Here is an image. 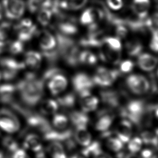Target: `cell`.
<instances>
[{
  "label": "cell",
  "instance_id": "cell-29",
  "mask_svg": "<svg viewBox=\"0 0 158 158\" xmlns=\"http://www.w3.org/2000/svg\"><path fill=\"white\" fill-rule=\"evenodd\" d=\"M69 118L72 123L75 127L87 126L89 123V118L84 111L74 110L70 113Z\"/></svg>",
  "mask_w": 158,
  "mask_h": 158
},
{
  "label": "cell",
  "instance_id": "cell-32",
  "mask_svg": "<svg viewBox=\"0 0 158 158\" xmlns=\"http://www.w3.org/2000/svg\"><path fill=\"white\" fill-rule=\"evenodd\" d=\"M76 98L72 93H69L58 98L57 103L64 110H69L75 106Z\"/></svg>",
  "mask_w": 158,
  "mask_h": 158
},
{
  "label": "cell",
  "instance_id": "cell-42",
  "mask_svg": "<svg viewBox=\"0 0 158 158\" xmlns=\"http://www.w3.org/2000/svg\"><path fill=\"white\" fill-rule=\"evenodd\" d=\"M106 145L110 150L118 152L123 149V143L118 138H110L106 141Z\"/></svg>",
  "mask_w": 158,
  "mask_h": 158
},
{
  "label": "cell",
  "instance_id": "cell-50",
  "mask_svg": "<svg viewBox=\"0 0 158 158\" xmlns=\"http://www.w3.org/2000/svg\"><path fill=\"white\" fill-rule=\"evenodd\" d=\"M134 68V64L131 60H125L121 62L120 68L122 72L127 73L131 72Z\"/></svg>",
  "mask_w": 158,
  "mask_h": 158
},
{
  "label": "cell",
  "instance_id": "cell-36",
  "mask_svg": "<svg viewBox=\"0 0 158 158\" xmlns=\"http://www.w3.org/2000/svg\"><path fill=\"white\" fill-rule=\"evenodd\" d=\"M52 123L55 130L61 131L67 128L69 120L64 114H56L53 117Z\"/></svg>",
  "mask_w": 158,
  "mask_h": 158
},
{
  "label": "cell",
  "instance_id": "cell-61",
  "mask_svg": "<svg viewBox=\"0 0 158 158\" xmlns=\"http://www.w3.org/2000/svg\"><path fill=\"white\" fill-rule=\"evenodd\" d=\"M156 118L158 119V108H157L156 110Z\"/></svg>",
  "mask_w": 158,
  "mask_h": 158
},
{
  "label": "cell",
  "instance_id": "cell-13",
  "mask_svg": "<svg viewBox=\"0 0 158 158\" xmlns=\"http://www.w3.org/2000/svg\"><path fill=\"white\" fill-rule=\"evenodd\" d=\"M104 15L103 10L95 8H88L82 12L80 18V22L82 25L89 27L97 24V21Z\"/></svg>",
  "mask_w": 158,
  "mask_h": 158
},
{
  "label": "cell",
  "instance_id": "cell-27",
  "mask_svg": "<svg viewBox=\"0 0 158 158\" xmlns=\"http://www.w3.org/2000/svg\"><path fill=\"white\" fill-rule=\"evenodd\" d=\"M47 152L51 158H67L65 148L59 142L52 141L47 147Z\"/></svg>",
  "mask_w": 158,
  "mask_h": 158
},
{
  "label": "cell",
  "instance_id": "cell-14",
  "mask_svg": "<svg viewBox=\"0 0 158 158\" xmlns=\"http://www.w3.org/2000/svg\"><path fill=\"white\" fill-rule=\"evenodd\" d=\"M48 81L49 90L54 95L61 94L68 86V80L62 73L54 75Z\"/></svg>",
  "mask_w": 158,
  "mask_h": 158
},
{
  "label": "cell",
  "instance_id": "cell-2",
  "mask_svg": "<svg viewBox=\"0 0 158 158\" xmlns=\"http://www.w3.org/2000/svg\"><path fill=\"white\" fill-rule=\"evenodd\" d=\"M56 47L60 57L68 66L74 67L78 66L80 51L74 40L57 31L55 35Z\"/></svg>",
  "mask_w": 158,
  "mask_h": 158
},
{
  "label": "cell",
  "instance_id": "cell-26",
  "mask_svg": "<svg viewBox=\"0 0 158 158\" xmlns=\"http://www.w3.org/2000/svg\"><path fill=\"white\" fill-rule=\"evenodd\" d=\"M139 56L138 64L141 69L149 72L156 68L158 62V60L156 57L146 53Z\"/></svg>",
  "mask_w": 158,
  "mask_h": 158
},
{
  "label": "cell",
  "instance_id": "cell-40",
  "mask_svg": "<svg viewBox=\"0 0 158 158\" xmlns=\"http://www.w3.org/2000/svg\"><path fill=\"white\" fill-rule=\"evenodd\" d=\"M7 48L8 51L13 55H18L22 53L24 51V42H22L19 40L9 41L7 45Z\"/></svg>",
  "mask_w": 158,
  "mask_h": 158
},
{
  "label": "cell",
  "instance_id": "cell-34",
  "mask_svg": "<svg viewBox=\"0 0 158 158\" xmlns=\"http://www.w3.org/2000/svg\"><path fill=\"white\" fill-rule=\"evenodd\" d=\"M54 15L50 8H45L39 11L37 20L40 24L44 27L51 24Z\"/></svg>",
  "mask_w": 158,
  "mask_h": 158
},
{
  "label": "cell",
  "instance_id": "cell-63",
  "mask_svg": "<svg viewBox=\"0 0 158 158\" xmlns=\"http://www.w3.org/2000/svg\"></svg>",
  "mask_w": 158,
  "mask_h": 158
},
{
  "label": "cell",
  "instance_id": "cell-43",
  "mask_svg": "<svg viewBox=\"0 0 158 158\" xmlns=\"http://www.w3.org/2000/svg\"><path fill=\"white\" fill-rule=\"evenodd\" d=\"M146 21L147 28L151 31L152 34H158V13L146 19Z\"/></svg>",
  "mask_w": 158,
  "mask_h": 158
},
{
  "label": "cell",
  "instance_id": "cell-22",
  "mask_svg": "<svg viewBox=\"0 0 158 158\" xmlns=\"http://www.w3.org/2000/svg\"><path fill=\"white\" fill-rule=\"evenodd\" d=\"M25 148L32 152L38 153L43 150L42 140L37 134L29 133L26 135L23 141Z\"/></svg>",
  "mask_w": 158,
  "mask_h": 158
},
{
  "label": "cell",
  "instance_id": "cell-37",
  "mask_svg": "<svg viewBox=\"0 0 158 158\" xmlns=\"http://www.w3.org/2000/svg\"><path fill=\"white\" fill-rule=\"evenodd\" d=\"M126 47L128 55L131 56H139L143 49L142 44L136 40H133L128 42Z\"/></svg>",
  "mask_w": 158,
  "mask_h": 158
},
{
  "label": "cell",
  "instance_id": "cell-52",
  "mask_svg": "<svg viewBox=\"0 0 158 158\" xmlns=\"http://www.w3.org/2000/svg\"><path fill=\"white\" fill-rule=\"evenodd\" d=\"M11 158H31L24 149L18 148L11 154Z\"/></svg>",
  "mask_w": 158,
  "mask_h": 158
},
{
  "label": "cell",
  "instance_id": "cell-46",
  "mask_svg": "<svg viewBox=\"0 0 158 158\" xmlns=\"http://www.w3.org/2000/svg\"><path fill=\"white\" fill-rule=\"evenodd\" d=\"M69 10H77L85 6L88 0H66Z\"/></svg>",
  "mask_w": 158,
  "mask_h": 158
},
{
  "label": "cell",
  "instance_id": "cell-25",
  "mask_svg": "<svg viewBox=\"0 0 158 158\" xmlns=\"http://www.w3.org/2000/svg\"><path fill=\"white\" fill-rule=\"evenodd\" d=\"M74 136L76 142L84 147L87 146L92 143V136L87 126L76 127Z\"/></svg>",
  "mask_w": 158,
  "mask_h": 158
},
{
  "label": "cell",
  "instance_id": "cell-39",
  "mask_svg": "<svg viewBox=\"0 0 158 158\" xmlns=\"http://www.w3.org/2000/svg\"><path fill=\"white\" fill-rule=\"evenodd\" d=\"M42 55L52 66L54 65L61 57L57 47L51 51L42 52Z\"/></svg>",
  "mask_w": 158,
  "mask_h": 158
},
{
  "label": "cell",
  "instance_id": "cell-3",
  "mask_svg": "<svg viewBox=\"0 0 158 158\" xmlns=\"http://www.w3.org/2000/svg\"><path fill=\"white\" fill-rule=\"evenodd\" d=\"M26 67L23 62L19 61L12 57L0 59L1 77L6 81H11L17 77L19 73Z\"/></svg>",
  "mask_w": 158,
  "mask_h": 158
},
{
  "label": "cell",
  "instance_id": "cell-21",
  "mask_svg": "<svg viewBox=\"0 0 158 158\" xmlns=\"http://www.w3.org/2000/svg\"><path fill=\"white\" fill-rule=\"evenodd\" d=\"M12 31L13 26L10 22H3L0 24V54L7 49Z\"/></svg>",
  "mask_w": 158,
  "mask_h": 158
},
{
  "label": "cell",
  "instance_id": "cell-49",
  "mask_svg": "<svg viewBox=\"0 0 158 158\" xmlns=\"http://www.w3.org/2000/svg\"><path fill=\"white\" fill-rule=\"evenodd\" d=\"M116 27L115 31L117 37L118 39L123 38L127 34V27L126 26V22L121 24H118L115 26Z\"/></svg>",
  "mask_w": 158,
  "mask_h": 158
},
{
  "label": "cell",
  "instance_id": "cell-35",
  "mask_svg": "<svg viewBox=\"0 0 158 158\" xmlns=\"http://www.w3.org/2000/svg\"><path fill=\"white\" fill-rule=\"evenodd\" d=\"M98 61L97 57L94 54L90 51H84L80 52L79 55L80 64L87 66H92Z\"/></svg>",
  "mask_w": 158,
  "mask_h": 158
},
{
  "label": "cell",
  "instance_id": "cell-18",
  "mask_svg": "<svg viewBox=\"0 0 158 158\" xmlns=\"http://www.w3.org/2000/svg\"><path fill=\"white\" fill-rule=\"evenodd\" d=\"M17 93L15 85L10 84L0 85V102L6 105H11L15 102V97Z\"/></svg>",
  "mask_w": 158,
  "mask_h": 158
},
{
  "label": "cell",
  "instance_id": "cell-4",
  "mask_svg": "<svg viewBox=\"0 0 158 158\" xmlns=\"http://www.w3.org/2000/svg\"><path fill=\"white\" fill-rule=\"evenodd\" d=\"M145 107L142 101L133 100L130 101L123 110L122 114L135 124H139L145 118Z\"/></svg>",
  "mask_w": 158,
  "mask_h": 158
},
{
  "label": "cell",
  "instance_id": "cell-58",
  "mask_svg": "<svg viewBox=\"0 0 158 158\" xmlns=\"http://www.w3.org/2000/svg\"><path fill=\"white\" fill-rule=\"evenodd\" d=\"M126 158H141V157L136 155L135 153H131L127 154L126 156Z\"/></svg>",
  "mask_w": 158,
  "mask_h": 158
},
{
  "label": "cell",
  "instance_id": "cell-30",
  "mask_svg": "<svg viewBox=\"0 0 158 158\" xmlns=\"http://www.w3.org/2000/svg\"><path fill=\"white\" fill-rule=\"evenodd\" d=\"M102 100L104 103L112 107H117L119 104L120 98L118 93L113 90H104L101 93Z\"/></svg>",
  "mask_w": 158,
  "mask_h": 158
},
{
  "label": "cell",
  "instance_id": "cell-10",
  "mask_svg": "<svg viewBox=\"0 0 158 158\" xmlns=\"http://www.w3.org/2000/svg\"><path fill=\"white\" fill-rule=\"evenodd\" d=\"M126 84L130 90L134 94L143 95L148 91L150 88L147 79L140 75H131L126 79Z\"/></svg>",
  "mask_w": 158,
  "mask_h": 158
},
{
  "label": "cell",
  "instance_id": "cell-48",
  "mask_svg": "<svg viewBox=\"0 0 158 158\" xmlns=\"http://www.w3.org/2000/svg\"><path fill=\"white\" fill-rule=\"evenodd\" d=\"M141 139L143 143L154 145L156 141V133H153L151 132H143L141 134Z\"/></svg>",
  "mask_w": 158,
  "mask_h": 158
},
{
  "label": "cell",
  "instance_id": "cell-54",
  "mask_svg": "<svg viewBox=\"0 0 158 158\" xmlns=\"http://www.w3.org/2000/svg\"><path fill=\"white\" fill-rule=\"evenodd\" d=\"M141 158H158V156L152 149H145L141 152Z\"/></svg>",
  "mask_w": 158,
  "mask_h": 158
},
{
  "label": "cell",
  "instance_id": "cell-31",
  "mask_svg": "<svg viewBox=\"0 0 158 158\" xmlns=\"http://www.w3.org/2000/svg\"><path fill=\"white\" fill-rule=\"evenodd\" d=\"M52 0H28L27 7L29 11L35 13L40 10L51 6Z\"/></svg>",
  "mask_w": 158,
  "mask_h": 158
},
{
  "label": "cell",
  "instance_id": "cell-24",
  "mask_svg": "<svg viewBox=\"0 0 158 158\" xmlns=\"http://www.w3.org/2000/svg\"><path fill=\"white\" fill-rule=\"evenodd\" d=\"M150 6L149 0H133L132 9L139 19H145L148 15Z\"/></svg>",
  "mask_w": 158,
  "mask_h": 158
},
{
  "label": "cell",
  "instance_id": "cell-8",
  "mask_svg": "<svg viewBox=\"0 0 158 158\" xmlns=\"http://www.w3.org/2000/svg\"><path fill=\"white\" fill-rule=\"evenodd\" d=\"M119 75L118 70H112L104 67H99L93 77L94 85L101 87L111 86Z\"/></svg>",
  "mask_w": 158,
  "mask_h": 158
},
{
  "label": "cell",
  "instance_id": "cell-53",
  "mask_svg": "<svg viewBox=\"0 0 158 158\" xmlns=\"http://www.w3.org/2000/svg\"><path fill=\"white\" fill-rule=\"evenodd\" d=\"M149 46L152 51L158 52V34H152Z\"/></svg>",
  "mask_w": 158,
  "mask_h": 158
},
{
  "label": "cell",
  "instance_id": "cell-23",
  "mask_svg": "<svg viewBox=\"0 0 158 158\" xmlns=\"http://www.w3.org/2000/svg\"><path fill=\"white\" fill-rule=\"evenodd\" d=\"M42 54L34 51H28L24 55V62L26 67L37 69L40 67L42 61Z\"/></svg>",
  "mask_w": 158,
  "mask_h": 158
},
{
  "label": "cell",
  "instance_id": "cell-57",
  "mask_svg": "<svg viewBox=\"0 0 158 158\" xmlns=\"http://www.w3.org/2000/svg\"><path fill=\"white\" fill-rule=\"evenodd\" d=\"M69 158H86L85 156L82 155L81 154H73V155L70 156Z\"/></svg>",
  "mask_w": 158,
  "mask_h": 158
},
{
  "label": "cell",
  "instance_id": "cell-7",
  "mask_svg": "<svg viewBox=\"0 0 158 158\" xmlns=\"http://www.w3.org/2000/svg\"><path fill=\"white\" fill-rule=\"evenodd\" d=\"M2 6L5 15L9 20H18L24 14V0H2Z\"/></svg>",
  "mask_w": 158,
  "mask_h": 158
},
{
  "label": "cell",
  "instance_id": "cell-38",
  "mask_svg": "<svg viewBox=\"0 0 158 158\" xmlns=\"http://www.w3.org/2000/svg\"><path fill=\"white\" fill-rule=\"evenodd\" d=\"M100 150H101V148L100 143L95 141L90 143L89 145L85 147L82 150L81 153L86 158H93Z\"/></svg>",
  "mask_w": 158,
  "mask_h": 158
},
{
  "label": "cell",
  "instance_id": "cell-62",
  "mask_svg": "<svg viewBox=\"0 0 158 158\" xmlns=\"http://www.w3.org/2000/svg\"><path fill=\"white\" fill-rule=\"evenodd\" d=\"M1 72H0V80H1Z\"/></svg>",
  "mask_w": 158,
  "mask_h": 158
},
{
  "label": "cell",
  "instance_id": "cell-56",
  "mask_svg": "<svg viewBox=\"0 0 158 158\" xmlns=\"http://www.w3.org/2000/svg\"><path fill=\"white\" fill-rule=\"evenodd\" d=\"M36 158H46V156L45 155L44 152L42 150L41 151L36 153Z\"/></svg>",
  "mask_w": 158,
  "mask_h": 158
},
{
  "label": "cell",
  "instance_id": "cell-19",
  "mask_svg": "<svg viewBox=\"0 0 158 158\" xmlns=\"http://www.w3.org/2000/svg\"><path fill=\"white\" fill-rule=\"evenodd\" d=\"M132 126L131 123L127 120H123L118 123L115 130L117 138L123 143L130 141L132 135Z\"/></svg>",
  "mask_w": 158,
  "mask_h": 158
},
{
  "label": "cell",
  "instance_id": "cell-45",
  "mask_svg": "<svg viewBox=\"0 0 158 158\" xmlns=\"http://www.w3.org/2000/svg\"><path fill=\"white\" fill-rule=\"evenodd\" d=\"M103 43L110 48L117 51H121V42L118 37H105Z\"/></svg>",
  "mask_w": 158,
  "mask_h": 158
},
{
  "label": "cell",
  "instance_id": "cell-16",
  "mask_svg": "<svg viewBox=\"0 0 158 158\" xmlns=\"http://www.w3.org/2000/svg\"><path fill=\"white\" fill-rule=\"evenodd\" d=\"M36 35L39 44L42 52L51 51L56 47V37L49 31L43 30L39 32L37 31Z\"/></svg>",
  "mask_w": 158,
  "mask_h": 158
},
{
  "label": "cell",
  "instance_id": "cell-5",
  "mask_svg": "<svg viewBox=\"0 0 158 158\" xmlns=\"http://www.w3.org/2000/svg\"><path fill=\"white\" fill-rule=\"evenodd\" d=\"M0 128L8 133H14L20 128V123L16 114L7 108L0 109Z\"/></svg>",
  "mask_w": 158,
  "mask_h": 158
},
{
  "label": "cell",
  "instance_id": "cell-55",
  "mask_svg": "<svg viewBox=\"0 0 158 158\" xmlns=\"http://www.w3.org/2000/svg\"><path fill=\"white\" fill-rule=\"evenodd\" d=\"M93 158H112V156H110L109 154L102 151V149L98 152Z\"/></svg>",
  "mask_w": 158,
  "mask_h": 158
},
{
  "label": "cell",
  "instance_id": "cell-1",
  "mask_svg": "<svg viewBox=\"0 0 158 158\" xmlns=\"http://www.w3.org/2000/svg\"><path fill=\"white\" fill-rule=\"evenodd\" d=\"M44 81L34 73H27L16 85L22 102L27 106L34 107L42 99Z\"/></svg>",
  "mask_w": 158,
  "mask_h": 158
},
{
  "label": "cell",
  "instance_id": "cell-47",
  "mask_svg": "<svg viewBox=\"0 0 158 158\" xmlns=\"http://www.w3.org/2000/svg\"><path fill=\"white\" fill-rule=\"evenodd\" d=\"M60 73H62V71L60 68L56 67L55 66H52L50 68H48L44 72L42 76V79L44 82L47 81L54 75Z\"/></svg>",
  "mask_w": 158,
  "mask_h": 158
},
{
  "label": "cell",
  "instance_id": "cell-60",
  "mask_svg": "<svg viewBox=\"0 0 158 158\" xmlns=\"http://www.w3.org/2000/svg\"><path fill=\"white\" fill-rule=\"evenodd\" d=\"M2 7L0 5V20L2 19Z\"/></svg>",
  "mask_w": 158,
  "mask_h": 158
},
{
  "label": "cell",
  "instance_id": "cell-9",
  "mask_svg": "<svg viewBox=\"0 0 158 158\" xmlns=\"http://www.w3.org/2000/svg\"><path fill=\"white\" fill-rule=\"evenodd\" d=\"M56 25L58 32L68 36L75 35L79 31L77 19L67 14L57 18Z\"/></svg>",
  "mask_w": 158,
  "mask_h": 158
},
{
  "label": "cell",
  "instance_id": "cell-59",
  "mask_svg": "<svg viewBox=\"0 0 158 158\" xmlns=\"http://www.w3.org/2000/svg\"><path fill=\"white\" fill-rule=\"evenodd\" d=\"M0 158H11V157L4 152L0 151Z\"/></svg>",
  "mask_w": 158,
  "mask_h": 158
},
{
  "label": "cell",
  "instance_id": "cell-44",
  "mask_svg": "<svg viewBox=\"0 0 158 158\" xmlns=\"http://www.w3.org/2000/svg\"><path fill=\"white\" fill-rule=\"evenodd\" d=\"M143 142L141 139L139 137H135L130 139L128 143V149L131 153H136L140 150Z\"/></svg>",
  "mask_w": 158,
  "mask_h": 158
},
{
  "label": "cell",
  "instance_id": "cell-28",
  "mask_svg": "<svg viewBox=\"0 0 158 158\" xmlns=\"http://www.w3.org/2000/svg\"><path fill=\"white\" fill-rule=\"evenodd\" d=\"M59 106L57 101L53 99H46L40 102V111L42 115H50L55 114L59 109Z\"/></svg>",
  "mask_w": 158,
  "mask_h": 158
},
{
  "label": "cell",
  "instance_id": "cell-20",
  "mask_svg": "<svg viewBox=\"0 0 158 158\" xmlns=\"http://www.w3.org/2000/svg\"><path fill=\"white\" fill-rule=\"evenodd\" d=\"M99 47L101 48L100 55L101 59L112 64H118L121 57V51H115L110 48L103 42Z\"/></svg>",
  "mask_w": 158,
  "mask_h": 158
},
{
  "label": "cell",
  "instance_id": "cell-33",
  "mask_svg": "<svg viewBox=\"0 0 158 158\" xmlns=\"http://www.w3.org/2000/svg\"><path fill=\"white\" fill-rule=\"evenodd\" d=\"M113 121V117L110 114H103L95 123V129L100 132H105L110 128Z\"/></svg>",
  "mask_w": 158,
  "mask_h": 158
},
{
  "label": "cell",
  "instance_id": "cell-41",
  "mask_svg": "<svg viewBox=\"0 0 158 158\" xmlns=\"http://www.w3.org/2000/svg\"><path fill=\"white\" fill-rule=\"evenodd\" d=\"M2 145L7 152L11 154L19 148L17 142L10 136H6L3 139Z\"/></svg>",
  "mask_w": 158,
  "mask_h": 158
},
{
  "label": "cell",
  "instance_id": "cell-51",
  "mask_svg": "<svg viewBox=\"0 0 158 158\" xmlns=\"http://www.w3.org/2000/svg\"><path fill=\"white\" fill-rule=\"evenodd\" d=\"M108 6L113 10L121 9L123 6V0H107Z\"/></svg>",
  "mask_w": 158,
  "mask_h": 158
},
{
  "label": "cell",
  "instance_id": "cell-11",
  "mask_svg": "<svg viewBox=\"0 0 158 158\" xmlns=\"http://www.w3.org/2000/svg\"><path fill=\"white\" fill-rule=\"evenodd\" d=\"M73 87L79 94L82 93L90 92L94 85L92 78L85 73H78L72 79Z\"/></svg>",
  "mask_w": 158,
  "mask_h": 158
},
{
  "label": "cell",
  "instance_id": "cell-17",
  "mask_svg": "<svg viewBox=\"0 0 158 158\" xmlns=\"http://www.w3.org/2000/svg\"><path fill=\"white\" fill-rule=\"evenodd\" d=\"M79 102L82 110L85 113L93 112L99 105V99L91 94L90 92L80 94Z\"/></svg>",
  "mask_w": 158,
  "mask_h": 158
},
{
  "label": "cell",
  "instance_id": "cell-6",
  "mask_svg": "<svg viewBox=\"0 0 158 158\" xmlns=\"http://www.w3.org/2000/svg\"><path fill=\"white\" fill-rule=\"evenodd\" d=\"M14 29L18 39L24 43L31 41L37 33V27L29 19L21 20Z\"/></svg>",
  "mask_w": 158,
  "mask_h": 158
},
{
  "label": "cell",
  "instance_id": "cell-15",
  "mask_svg": "<svg viewBox=\"0 0 158 158\" xmlns=\"http://www.w3.org/2000/svg\"><path fill=\"white\" fill-rule=\"evenodd\" d=\"M73 134L72 130L69 128L61 131L52 128L48 132L43 134V137L46 140L57 141L65 143L72 139Z\"/></svg>",
  "mask_w": 158,
  "mask_h": 158
},
{
  "label": "cell",
  "instance_id": "cell-12",
  "mask_svg": "<svg viewBox=\"0 0 158 158\" xmlns=\"http://www.w3.org/2000/svg\"><path fill=\"white\" fill-rule=\"evenodd\" d=\"M89 30L88 34L80 40L79 44L84 47H99L105 38L103 33L98 30V26L89 28Z\"/></svg>",
  "mask_w": 158,
  "mask_h": 158
}]
</instances>
